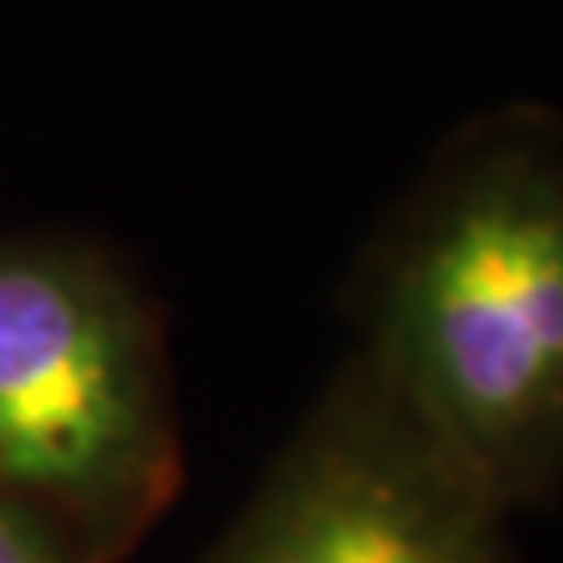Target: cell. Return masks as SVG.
<instances>
[{
    "instance_id": "obj_1",
    "label": "cell",
    "mask_w": 563,
    "mask_h": 563,
    "mask_svg": "<svg viewBox=\"0 0 563 563\" xmlns=\"http://www.w3.org/2000/svg\"><path fill=\"white\" fill-rule=\"evenodd\" d=\"M372 367L497 501L563 481V130L467 125L388 251Z\"/></svg>"
},
{
    "instance_id": "obj_2",
    "label": "cell",
    "mask_w": 563,
    "mask_h": 563,
    "mask_svg": "<svg viewBox=\"0 0 563 563\" xmlns=\"http://www.w3.org/2000/svg\"><path fill=\"white\" fill-rule=\"evenodd\" d=\"M163 455L159 397L134 318L63 263L4 255L0 488L51 526L55 514L118 522L151 501Z\"/></svg>"
},
{
    "instance_id": "obj_3",
    "label": "cell",
    "mask_w": 563,
    "mask_h": 563,
    "mask_svg": "<svg viewBox=\"0 0 563 563\" xmlns=\"http://www.w3.org/2000/svg\"><path fill=\"white\" fill-rule=\"evenodd\" d=\"M509 518L367 360L205 563H518Z\"/></svg>"
},
{
    "instance_id": "obj_4",
    "label": "cell",
    "mask_w": 563,
    "mask_h": 563,
    "mask_svg": "<svg viewBox=\"0 0 563 563\" xmlns=\"http://www.w3.org/2000/svg\"><path fill=\"white\" fill-rule=\"evenodd\" d=\"M0 563H88L67 534L0 488Z\"/></svg>"
}]
</instances>
